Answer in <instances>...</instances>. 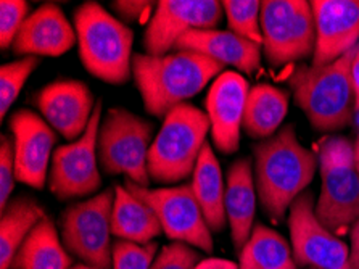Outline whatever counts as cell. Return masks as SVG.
<instances>
[{
	"label": "cell",
	"instance_id": "f35d334b",
	"mask_svg": "<svg viewBox=\"0 0 359 269\" xmlns=\"http://www.w3.org/2000/svg\"><path fill=\"white\" fill-rule=\"evenodd\" d=\"M309 269H318V268H309Z\"/></svg>",
	"mask_w": 359,
	"mask_h": 269
},
{
	"label": "cell",
	"instance_id": "2e32d148",
	"mask_svg": "<svg viewBox=\"0 0 359 269\" xmlns=\"http://www.w3.org/2000/svg\"><path fill=\"white\" fill-rule=\"evenodd\" d=\"M250 94L248 81L233 71H224L210 87L205 107L210 119V133L216 148L233 153L241 145V129Z\"/></svg>",
	"mask_w": 359,
	"mask_h": 269
},
{
	"label": "cell",
	"instance_id": "83f0119b",
	"mask_svg": "<svg viewBox=\"0 0 359 269\" xmlns=\"http://www.w3.org/2000/svg\"><path fill=\"white\" fill-rule=\"evenodd\" d=\"M39 65V57H23L0 68V117L5 119L26 81Z\"/></svg>",
	"mask_w": 359,
	"mask_h": 269
},
{
	"label": "cell",
	"instance_id": "f546056e",
	"mask_svg": "<svg viewBox=\"0 0 359 269\" xmlns=\"http://www.w3.org/2000/svg\"><path fill=\"white\" fill-rule=\"evenodd\" d=\"M29 4L25 0H2L0 2V47L8 48L18 36L21 26L28 18Z\"/></svg>",
	"mask_w": 359,
	"mask_h": 269
},
{
	"label": "cell",
	"instance_id": "484cf974",
	"mask_svg": "<svg viewBox=\"0 0 359 269\" xmlns=\"http://www.w3.org/2000/svg\"><path fill=\"white\" fill-rule=\"evenodd\" d=\"M241 269H300L287 240L274 229L255 224L238 258Z\"/></svg>",
	"mask_w": 359,
	"mask_h": 269
},
{
	"label": "cell",
	"instance_id": "44dd1931",
	"mask_svg": "<svg viewBox=\"0 0 359 269\" xmlns=\"http://www.w3.org/2000/svg\"><path fill=\"white\" fill-rule=\"evenodd\" d=\"M111 232L119 240L134 244H150L163 232L156 213L130 192L116 185L113 203Z\"/></svg>",
	"mask_w": 359,
	"mask_h": 269
},
{
	"label": "cell",
	"instance_id": "7a4b0ae2",
	"mask_svg": "<svg viewBox=\"0 0 359 269\" xmlns=\"http://www.w3.org/2000/svg\"><path fill=\"white\" fill-rule=\"evenodd\" d=\"M224 68L197 52L135 53L133 58V76L145 110L158 118L197 96Z\"/></svg>",
	"mask_w": 359,
	"mask_h": 269
},
{
	"label": "cell",
	"instance_id": "603a6c76",
	"mask_svg": "<svg viewBox=\"0 0 359 269\" xmlns=\"http://www.w3.org/2000/svg\"><path fill=\"white\" fill-rule=\"evenodd\" d=\"M194 194L203 211V216L211 230H222L226 218V184L222 179L221 164L216 160L213 148L206 142L192 176Z\"/></svg>",
	"mask_w": 359,
	"mask_h": 269
},
{
	"label": "cell",
	"instance_id": "7402d4cb",
	"mask_svg": "<svg viewBox=\"0 0 359 269\" xmlns=\"http://www.w3.org/2000/svg\"><path fill=\"white\" fill-rule=\"evenodd\" d=\"M46 216L39 202L29 195H18L8 202L0 218V269H12L21 245Z\"/></svg>",
	"mask_w": 359,
	"mask_h": 269
},
{
	"label": "cell",
	"instance_id": "ffe728a7",
	"mask_svg": "<svg viewBox=\"0 0 359 269\" xmlns=\"http://www.w3.org/2000/svg\"><path fill=\"white\" fill-rule=\"evenodd\" d=\"M257 184L250 158L233 162L226 179V218L231 228V237L238 250L247 244L255 228L257 215Z\"/></svg>",
	"mask_w": 359,
	"mask_h": 269
},
{
	"label": "cell",
	"instance_id": "3957f363",
	"mask_svg": "<svg viewBox=\"0 0 359 269\" xmlns=\"http://www.w3.org/2000/svg\"><path fill=\"white\" fill-rule=\"evenodd\" d=\"M73 20L84 68L108 84L128 82L133 76V29L92 0L76 8Z\"/></svg>",
	"mask_w": 359,
	"mask_h": 269
},
{
	"label": "cell",
	"instance_id": "e575fe53",
	"mask_svg": "<svg viewBox=\"0 0 359 269\" xmlns=\"http://www.w3.org/2000/svg\"><path fill=\"white\" fill-rule=\"evenodd\" d=\"M351 86H353V96H355V112L359 113V44L356 47L355 58L351 63Z\"/></svg>",
	"mask_w": 359,
	"mask_h": 269
},
{
	"label": "cell",
	"instance_id": "4fadbf2b",
	"mask_svg": "<svg viewBox=\"0 0 359 269\" xmlns=\"http://www.w3.org/2000/svg\"><path fill=\"white\" fill-rule=\"evenodd\" d=\"M222 15L224 8L217 0H160L147 26L145 51L166 55L190 31L215 29Z\"/></svg>",
	"mask_w": 359,
	"mask_h": 269
},
{
	"label": "cell",
	"instance_id": "d6986e66",
	"mask_svg": "<svg viewBox=\"0 0 359 269\" xmlns=\"http://www.w3.org/2000/svg\"><path fill=\"white\" fill-rule=\"evenodd\" d=\"M176 51L197 52L221 65H229L245 74L257 73L261 67V47L232 31H190L176 44Z\"/></svg>",
	"mask_w": 359,
	"mask_h": 269
},
{
	"label": "cell",
	"instance_id": "8d00e7d4",
	"mask_svg": "<svg viewBox=\"0 0 359 269\" xmlns=\"http://www.w3.org/2000/svg\"><path fill=\"white\" fill-rule=\"evenodd\" d=\"M353 150H355V162H356V166H358V171H359V134L356 137L355 145H353Z\"/></svg>",
	"mask_w": 359,
	"mask_h": 269
},
{
	"label": "cell",
	"instance_id": "ac0fdd59",
	"mask_svg": "<svg viewBox=\"0 0 359 269\" xmlns=\"http://www.w3.org/2000/svg\"><path fill=\"white\" fill-rule=\"evenodd\" d=\"M78 37L57 4H43L26 18L13 42V52L25 57H62Z\"/></svg>",
	"mask_w": 359,
	"mask_h": 269
},
{
	"label": "cell",
	"instance_id": "74e56055",
	"mask_svg": "<svg viewBox=\"0 0 359 269\" xmlns=\"http://www.w3.org/2000/svg\"><path fill=\"white\" fill-rule=\"evenodd\" d=\"M72 269H97V268L89 266V265H76V266H72Z\"/></svg>",
	"mask_w": 359,
	"mask_h": 269
},
{
	"label": "cell",
	"instance_id": "d4e9b609",
	"mask_svg": "<svg viewBox=\"0 0 359 269\" xmlns=\"http://www.w3.org/2000/svg\"><path fill=\"white\" fill-rule=\"evenodd\" d=\"M62 242L55 223L46 216L21 245L12 269H72V256Z\"/></svg>",
	"mask_w": 359,
	"mask_h": 269
},
{
	"label": "cell",
	"instance_id": "cb8c5ba5",
	"mask_svg": "<svg viewBox=\"0 0 359 269\" xmlns=\"http://www.w3.org/2000/svg\"><path fill=\"white\" fill-rule=\"evenodd\" d=\"M288 94L271 84H257L250 89L243 114V131L253 139H269L284 122Z\"/></svg>",
	"mask_w": 359,
	"mask_h": 269
},
{
	"label": "cell",
	"instance_id": "1f68e13d",
	"mask_svg": "<svg viewBox=\"0 0 359 269\" xmlns=\"http://www.w3.org/2000/svg\"><path fill=\"white\" fill-rule=\"evenodd\" d=\"M198 254L192 247L182 242L166 245L155 258L151 269H195L198 265Z\"/></svg>",
	"mask_w": 359,
	"mask_h": 269
},
{
	"label": "cell",
	"instance_id": "d590c367",
	"mask_svg": "<svg viewBox=\"0 0 359 269\" xmlns=\"http://www.w3.org/2000/svg\"><path fill=\"white\" fill-rule=\"evenodd\" d=\"M351 265L355 269H359V219L351 228Z\"/></svg>",
	"mask_w": 359,
	"mask_h": 269
},
{
	"label": "cell",
	"instance_id": "4316f807",
	"mask_svg": "<svg viewBox=\"0 0 359 269\" xmlns=\"http://www.w3.org/2000/svg\"><path fill=\"white\" fill-rule=\"evenodd\" d=\"M229 29L263 47L261 2L258 0H224L222 2Z\"/></svg>",
	"mask_w": 359,
	"mask_h": 269
},
{
	"label": "cell",
	"instance_id": "4dcf8cb0",
	"mask_svg": "<svg viewBox=\"0 0 359 269\" xmlns=\"http://www.w3.org/2000/svg\"><path fill=\"white\" fill-rule=\"evenodd\" d=\"M15 181L16 163L13 137L2 134L0 137V210H4L12 199Z\"/></svg>",
	"mask_w": 359,
	"mask_h": 269
},
{
	"label": "cell",
	"instance_id": "5bb4252c",
	"mask_svg": "<svg viewBox=\"0 0 359 269\" xmlns=\"http://www.w3.org/2000/svg\"><path fill=\"white\" fill-rule=\"evenodd\" d=\"M8 129L15 144L16 181L37 190L43 189L57 142L55 131L31 110L15 112L10 117Z\"/></svg>",
	"mask_w": 359,
	"mask_h": 269
},
{
	"label": "cell",
	"instance_id": "d6a6232c",
	"mask_svg": "<svg viewBox=\"0 0 359 269\" xmlns=\"http://www.w3.org/2000/svg\"><path fill=\"white\" fill-rule=\"evenodd\" d=\"M151 5L154 2H145V0H116L111 4V7L119 18L124 21H135L149 12Z\"/></svg>",
	"mask_w": 359,
	"mask_h": 269
},
{
	"label": "cell",
	"instance_id": "277c9868",
	"mask_svg": "<svg viewBox=\"0 0 359 269\" xmlns=\"http://www.w3.org/2000/svg\"><path fill=\"white\" fill-rule=\"evenodd\" d=\"M356 47L325 67L297 68L288 78L297 105L314 129L334 133L351 123L355 112L351 63Z\"/></svg>",
	"mask_w": 359,
	"mask_h": 269
},
{
	"label": "cell",
	"instance_id": "52a82bcc",
	"mask_svg": "<svg viewBox=\"0 0 359 269\" xmlns=\"http://www.w3.org/2000/svg\"><path fill=\"white\" fill-rule=\"evenodd\" d=\"M154 124L126 108H110L99 129L97 153L107 174H124L128 181L149 188V152Z\"/></svg>",
	"mask_w": 359,
	"mask_h": 269
},
{
	"label": "cell",
	"instance_id": "e0dca14e",
	"mask_svg": "<svg viewBox=\"0 0 359 269\" xmlns=\"http://www.w3.org/2000/svg\"><path fill=\"white\" fill-rule=\"evenodd\" d=\"M316 47L313 67L337 62L359 44V0H313Z\"/></svg>",
	"mask_w": 359,
	"mask_h": 269
},
{
	"label": "cell",
	"instance_id": "ba28073f",
	"mask_svg": "<svg viewBox=\"0 0 359 269\" xmlns=\"http://www.w3.org/2000/svg\"><path fill=\"white\" fill-rule=\"evenodd\" d=\"M261 32L264 57L273 67L313 57L316 25L311 2L264 0L261 2Z\"/></svg>",
	"mask_w": 359,
	"mask_h": 269
},
{
	"label": "cell",
	"instance_id": "9a60e30c",
	"mask_svg": "<svg viewBox=\"0 0 359 269\" xmlns=\"http://www.w3.org/2000/svg\"><path fill=\"white\" fill-rule=\"evenodd\" d=\"M34 105L53 131L74 142L86 133L97 100L83 81L58 79L37 92Z\"/></svg>",
	"mask_w": 359,
	"mask_h": 269
},
{
	"label": "cell",
	"instance_id": "f1b7e54d",
	"mask_svg": "<svg viewBox=\"0 0 359 269\" xmlns=\"http://www.w3.org/2000/svg\"><path fill=\"white\" fill-rule=\"evenodd\" d=\"M155 242L134 244L128 240H118L113 245V269H151L155 261Z\"/></svg>",
	"mask_w": 359,
	"mask_h": 269
},
{
	"label": "cell",
	"instance_id": "836d02e7",
	"mask_svg": "<svg viewBox=\"0 0 359 269\" xmlns=\"http://www.w3.org/2000/svg\"><path fill=\"white\" fill-rule=\"evenodd\" d=\"M195 269H241V268L231 260H224V258H206V260H200L198 265L195 266Z\"/></svg>",
	"mask_w": 359,
	"mask_h": 269
},
{
	"label": "cell",
	"instance_id": "6da1fadb",
	"mask_svg": "<svg viewBox=\"0 0 359 269\" xmlns=\"http://www.w3.org/2000/svg\"><path fill=\"white\" fill-rule=\"evenodd\" d=\"M255 184L261 206L274 223L285 218L292 203L316 174L318 155L298 140L295 126L280 131L253 148Z\"/></svg>",
	"mask_w": 359,
	"mask_h": 269
},
{
	"label": "cell",
	"instance_id": "8992f818",
	"mask_svg": "<svg viewBox=\"0 0 359 269\" xmlns=\"http://www.w3.org/2000/svg\"><path fill=\"white\" fill-rule=\"evenodd\" d=\"M323 185L316 203V216L335 235L345 234L359 219V171L351 142L327 136L318 145Z\"/></svg>",
	"mask_w": 359,
	"mask_h": 269
},
{
	"label": "cell",
	"instance_id": "5b68a950",
	"mask_svg": "<svg viewBox=\"0 0 359 269\" xmlns=\"http://www.w3.org/2000/svg\"><path fill=\"white\" fill-rule=\"evenodd\" d=\"M149 152V176L158 184H174L194 176L211 126L206 112L182 103L166 114Z\"/></svg>",
	"mask_w": 359,
	"mask_h": 269
},
{
	"label": "cell",
	"instance_id": "8fae6325",
	"mask_svg": "<svg viewBox=\"0 0 359 269\" xmlns=\"http://www.w3.org/2000/svg\"><path fill=\"white\" fill-rule=\"evenodd\" d=\"M102 124V98L92 114L86 133L72 144L57 147L48 173V189L58 200L79 199L100 189L102 176L99 169L97 140Z\"/></svg>",
	"mask_w": 359,
	"mask_h": 269
},
{
	"label": "cell",
	"instance_id": "9c48e42d",
	"mask_svg": "<svg viewBox=\"0 0 359 269\" xmlns=\"http://www.w3.org/2000/svg\"><path fill=\"white\" fill-rule=\"evenodd\" d=\"M113 203L115 188H110L92 199L68 206L60 218L62 240L67 250L97 269L113 268Z\"/></svg>",
	"mask_w": 359,
	"mask_h": 269
},
{
	"label": "cell",
	"instance_id": "7c38bea8",
	"mask_svg": "<svg viewBox=\"0 0 359 269\" xmlns=\"http://www.w3.org/2000/svg\"><path fill=\"white\" fill-rule=\"evenodd\" d=\"M314 208L313 194L304 190L288 210V229L297 265L318 269H355L350 247L319 221Z\"/></svg>",
	"mask_w": 359,
	"mask_h": 269
},
{
	"label": "cell",
	"instance_id": "30bf717a",
	"mask_svg": "<svg viewBox=\"0 0 359 269\" xmlns=\"http://www.w3.org/2000/svg\"><path fill=\"white\" fill-rule=\"evenodd\" d=\"M130 194L145 202L158 216L163 232L174 242L197 247L203 251L213 250L211 229L190 184L177 188H140L126 181L124 184Z\"/></svg>",
	"mask_w": 359,
	"mask_h": 269
}]
</instances>
